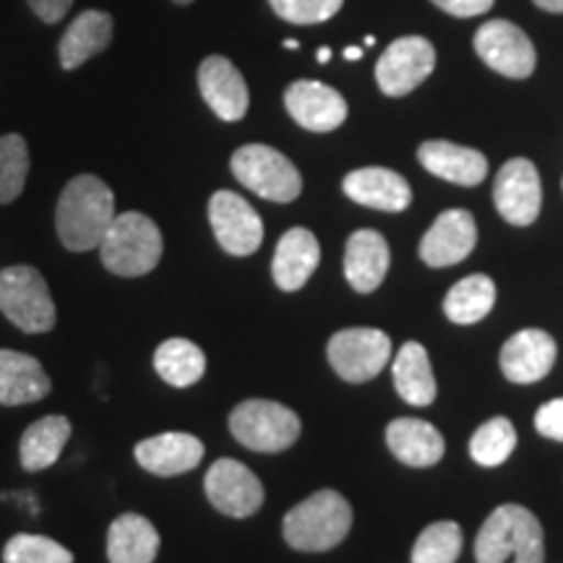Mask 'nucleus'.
Returning <instances> with one entry per match:
<instances>
[{"mask_svg": "<svg viewBox=\"0 0 563 563\" xmlns=\"http://www.w3.org/2000/svg\"><path fill=\"white\" fill-rule=\"evenodd\" d=\"M555 355V340L543 329H522L506 340L501 347V371L514 384H534L551 373Z\"/></svg>", "mask_w": 563, "mask_h": 563, "instance_id": "obj_17", "label": "nucleus"}, {"mask_svg": "<svg viewBox=\"0 0 563 563\" xmlns=\"http://www.w3.org/2000/svg\"><path fill=\"white\" fill-rule=\"evenodd\" d=\"M136 462L146 473L175 477L191 473L203 460V443L191 433H159L136 443Z\"/></svg>", "mask_w": 563, "mask_h": 563, "instance_id": "obj_19", "label": "nucleus"}, {"mask_svg": "<svg viewBox=\"0 0 563 563\" xmlns=\"http://www.w3.org/2000/svg\"><path fill=\"white\" fill-rule=\"evenodd\" d=\"M431 3L456 19H473L493 9V0H431Z\"/></svg>", "mask_w": 563, "mask_h": 563, "instance_id": "obj_37", "label": "nucleus"}, {"mask_svg": "<svg viewBox=\"0 0 563 563\" xmlns=\"http://www.w3.org/2000/svg\"><path fill=\"white\" fill-rule=\"evenodd\" d=\"M327 355L336 376L350 384H365L391 361V340L382 329H342L329 340Z\"/></svg>", "mask_w": 563, "mask_h": 563, "instance_id": "obj_8", "label": "nucleus"}, {"mask_svg": "<svg viewBox=\"0 0 563 563\" xmlns=\"http://www.w3.org/2000/svg\"><path fill=\"white\" fill-rule=\"evenodd\" d=\"M285 47H287V51H298L300 42L298 40H285Z\"/></svg>", "mask_w": 563, "mask_h": 563, "instance_id": "obj_42", "label": "nucleus"}, {"mask_svg": "<svg viewBox=\"0 0 563 563\" xmlns=\"http://www.w3.org/2000/svg\"><path fill=\"white\" fill-rule=\"evenodd\" d=\"M534 428L543 439L563 441V399H551L534 415Z\"/></svg>", "mask_w": 563, "mask_h": 563, "instance_id": "obj_36", "label": "nucleus"}, {"mask_svg": "<svg viewBox=\"0 0 563 563\" xmlns=\"http://www.w3.org/2000/svg\"><path fill=\"white\" fill-rule=\"evenodd\" d=\"M287 112L306 131L329 133L347 121V102L340 91L321 81H295L285 91Z\"/></svg>", "mask_w": 563, "mask_h": 563, "instance_id": "obj_15", "label": "nucleus"}, {"mask_svg": "<svg viewBox=\"0 0 563 563\" xmlns=\"http://www.w3.org/2000/svg\"><path fill=\"white\" fill-rule=\"evenodd\" d=\"M51 391V378L32 355L0 350V405L40 402Z\"/></svg>", "mask_w": 563, "mask_h": 563, "instance_id": "obj_24", "label": "nucleus"}, {"mask_svg": "<svg viewBox=\"0 0 563 563\" xmlns=\"http://www.w3.org/2000/svg\"><path fill=\"white\" fill-rule=\"evenodd\" d=\"M316 58H319V63H327L329 58H332V51H329V47H321V51H319V55H316Z\"/></svg>", "mask_w": 563, "mask_h": 563, "instance_id": "obj_41", "label": "nucleus"}, {"mask_svg": "<svg viewBox=\"0 0 563 563\" xmlns=\"http://www.w3.org/2000/svg\"><path fill=\"white\" fill-rule=\"evenodd\" d=\"M321 258V245L316 235L306 228H292L279 238L277 251H274L272 277L279 290L295 292L311 279Z\"/></svg>", "mask_w": 563, "mask_h": 563, "instance_id": "obj_22", "label": "nucleus"}, {"mask_svg": "<svg viewBox=\"0 0 563 563\" xmlns=\"http://www.w3.org/2000/svg\"><path fill=\"white\" fill-rule=\"evenodd\" d=\"M112 220H115V196L97 175H79L63 188L55 228L68 251L100 249Z\"/></svg>", "mask_w": 563, "mask_h": 563, "instance_id": "obj_1", "label": "nucleus"}, {"mask_svg": "<svg viewBox=\"0 0 563 563\" xmlns=\"http://www.w3.org/2000/svg\"><path fill=\"white\" fill-rule=\"evenodd\" d=\"M30 175V150L19 133L0 136V203H11L24 191Z\"/></svg>", "mask_w": 563, "mask_h": 563, "instance_id": "obj_33", "label": "nucleus"}, {"mask_svg": "<svg viewBox=\"0 0 563 563\" xmlns=\"http://www.w3.org/2000/svg\"><path fill=\"white\" fill-rule=\"evenodd\" d=\"M363 45H365V47H373V45H376V37H365Z\"/></svg>", "mask_w": 563, "mask_h": 563, "instance_id": "obj_43", "label": "nucleus"}, {"mask_svg": "<svg viewBox=\"0 0 563 563\" xmlns=\"http://www.w3.org/2000/svg\"><path fill=\"white\" fill-rule=\"evenodd\" d=\"M534 5L551 13H563V0H534Z\"/></svg>", "mask_w": 563, "mask_h": 563, "instance_id": "obj_39", "label": "nucleus"}, {"mask_svg": "<svg viewBox=\"0 0 563 563\" xmlns=\"http://www.w3.org/2000/svg\"><path fill=\"white\" fill-rule=\"evenodd\" d=\"M352 527V506L336 490H319L287 511V545L300 553H327L342 543Z\"/></svg>", "mask_w": 563, "mask_h": 563, "instance_id": "obj_3", "label": "nucleus"}, {"mask_svg": "<svg viewBox=\"0 0 563 563\" xmlns=\"http://www.w3.org/2000/svg\"><path fill=\"white\" fill-rule=\"evenodd\" d=\"M389 243L382 232L376 230H357L352 232L347 249H344V277L355 292L368 295L382 287V282L389 272Z\"/></svg>", "mask_w": 563, "mask_h": 563, "instance_id": "obj_18", "label": "nucleus"}, {"mask_svg": "<svg viewBox=\"0 0 563 563\" xmlns=\"http://www.w3.org/2000/svg\"><path fill=\"white\" fill-rule=\"evenodd\" d=\"M344 194L355 203L378 211H405L412 203V188L402 175L386 167H361L342 180Z\"/></svg>", "mask_w": 563, "mask_h": 563, "instance_id": "obj_20", "label": "nucleus"}, {"mask_svg": "<svg viewBox=\"0 0 563 563\" xmlns=\"http://www.w3.org/2000/svg\"><path fill=\"white\" fill-rule=\"evenodd\" d=\"M477 224L467 209H446L420 241V258L433 269L464 262L475 251Z\"/></svg>", "mask_w": 563, "mask_h": 563, "instance_id": "obj_14", "label": "nucleus"}, {"mask_svg": "<svg viewBox=\"0 0 563 563\" xmlns=\"http://www.w3.org/2000/svg\"><path fill=\"white\" fill-rule=\"evenodd\" d=\"M344 58H347V60H361L363 58V51H361V47H347V51H344Z\"/></svg>", "mask_w": 563, "mask_h": 563, "instance_id": "obj_40", "label": "nucleus"}, {"mask_svg": "<svg viewBox=\"0 0 563 563\" xmlns=\"http://www.w3.org/2000/svg\"><path fill=\"white\" fill-rule=\"evenodd\" d=\"M175 3H178V5H188V3H194V0H175Z\"/></svg>", "mask_w": 563, "mask_h": 563, "instance_id": "obj_44", "label": "nucleus"}, {"mask_svg": "<svg viewBox=\"0 0 563 563\" xmlns=\"http://www.w3.org/2000/svg\"><path fill=\"white\" fill-rule=\"evenodd\" d=\"M0 311L26 334L51 332L58 316L45 277L32 266H9L0 272Z\"/></svg>", "mask_w": 563, "mask_h": 563, "instance_id": "obj_6", "label": "nucleus"}, {"mask_svg": "<svg viewBox=\"0 0 563 563\" xmlns=\"http://www.w3.org/2000/svg\"><path fill=\"white\" fill-rule=\"evenodd\" d=\"M104 269L118 277H144L162 258V232L141 211L115 214L100 243Z\"/></svg>", "mask_w": 563, "mask_h": 563, "instance_id": "obj_4", "label": "nucleus"}, {"mask_svg": "<svg viewBox=\"0 0 563 563\" xmlns=\"http://www.w3.org/2000/svg\"><path fill=\"white\" fill-rule=\"evenodd\" d=\"M477 563H545L540 519L519 504H504L485 519L475 540Z\"/></svg>", "mask_w": 563, "mask_h": 563, "instance_id": "obj_2", "label": "nucleus"}, {"mask_svg": "<svg viewBox=\"0 0 563 563\" xmlns=\"http://www.w3.org/2000/svg\"><path fill=\"white\" fill-rule=\"evenodd\" d=\"M154 371L159 373L162 382L186 389V386L201 382V376L207 373V355L199 344L175 336V340L162 342L154 352Z\"/></svg>", "mask_w": 563, "mask_h": 563, "instance_id": "obj_29", "label": "nucleus"}, {"mask_svg": "<svg viewBox=\"0 0 563 563\" xmlns=\"http://www.w3.org/2000/svg\"><path fill=\"white\" fill-rule=\"evenodd\" d=\"M199 89L203 102L214 110L217 118L235 123L249 112V84L235 63L222 58V55H209L199 66Z\"/></svg>", "mask_w": 563, "mask_h": 563, "instance_id": "obj_16", "label": "nucleus"}, {"mask_svg": "<svg viewBox=\"0 0 563 563\" xmlns=\"http://www.w3.org/2000/svg\"><path fill=\"white\" fill-rule=\"evenodd\" d=\"M475 53L485 66L506 79H527L538 66V53L530 37L506 19H493L475 34Z\"/></svg>", "mask_w": 563, "mask_h": 563, "instance_id": "obj_9", "label": "nucleus"}, {"mask_svg": "<svg viewBox=\"0 0 563 563\" xmlns=\"http://www.w3.org/2000/svg\"><path fill=\"white\" fill-rule=\"evenodd\" d=\"M496 306V285L485 274H470L443 298V313L454 323H477Z\"/></svg>", "mask_w": 563, "mask_h": 563, "instance_id": "obj_30", "label": "nucleus"}, {"mask_svg": "<svg viewBox=\"0 0 563 563\" xmlns=\"http://www.w3.org/2000/svg\"><path fill=\"white\" fill-rule=\"evenodd\" d=\"M112 40V16L104 11H84L79 19L68 26L63 34L58 55L60 66L66 70H74L102 53Z\"/></svg>", "mask_w": 563, "mask_h": 563, "instance_id": "obj_26", "label": "nucleus"}, {"mask_svg": "<svg viewBox=\"0 0 563 563\" xmlns=\"http://www.w3.org/2000/svg\"><path fill=\"white\" fill-rule=\"evenodd\" d=\"M274 13L290 24H321L342 9L344 0H269Z\"/></svg>", "mask_w": 563, "mask_h": 563, "instance_id": "obj_35", "label": "nucleus"}, {"mask_svg": "<svg viewBox=\"0 0 563 563\" xmlns=\"http://www.w3.org/2000/svg\"><path fill=\"white\" fill-rule=\"evenodd\" d=\"M418 159L435 178L456 183V186H481L488 175V159L481 152L452 144V141H426L420 144Z\"/></svg>", "mask_w": 563, "mask_h": 563, "instance_id": "obj_21", "label": "nucleus"}, {"mask_svg": "<svg viewBox=\"0 0 563 563\" xmlns=\"http://www.w3.org/2000/svg\"><path fill=\"white\" fill-rule=\"evenodd\" d=\"M203 490L217 511L232 519L253 517L264 506V485L238 460H217L203 477Z\"/></svg>", "mask_w": 563, "mask_h": 563, "instance_id": "obj_10", "label": "nucleus"}, {"mask_svg": "<svg viewBox=\"0 0 563 563\" xmlns=\"http://www.w3.org/2000/svg\"><path fill=\"white\" fill-rule=\"evenodd\" d=\"M517 446V431L509 418H490L470 439V456L481 467H498L509 460Z\"/></svg>", "mask_w": 563, "mask_h": 563, "instance_id": "obj_31", "label": "nucleus"}, {"mask_svg": "<svg viewBox=\"0 0 563 563\" xmlns=\"http://www.w3.org/2000/svg\"><path fill=\"white\" fill-rule=\"evenodd\" d=\"M394 389L407 405L428 407L435 399V378L428 352L420 342H405L391 363Z\"/></svg>", "mask_w": 563, "mask_h": 563, "instance_id": "obj_27", "label": "nucleus"}, {"mask_svg": "<svg viewBox=\"0 0 563 563\" xmlns=\"http://www.w3.org/2000/svg\"><path fill=\"white\" fill-rule=\"evenodd\" d=\"M3 563H74V553L45 534H16L3 548Z\"/></svg>", "mask_w": 563, "mask_h": 563, "instance_id": "obj_34", "label": "nucleus"}, {"mask_svg": "<svg viewBox=\"0 0 563 563\" xmlns=\"http://www.w3.org/2000/svg\"><path fill=\"white\" fill-rule=\"evenodd\" d=\"M493 201H496L498 214L509 224H517V228L532 224L543 207L538 167L525 157L506 162L493 183Z\"/></svg>", "mask_w": 563, "mask_h": 563, "instance_id": "obj_12", "label": "nucleus"}, {"mask_svg": "<svg viewBox=\"0 0 563 563\" xmlns=\"http://www.w3.org/2000/svg\"><path fill=\"white\" fill-rule=\"evenodd\" d=\"M159 553V532L141 514H121L108 532L110 563H154Z\"/></svg>", "mask_w": 563, "mask_h": 563, "instance_id": "obj_25", "label": "nucleus"}, {"mask_svg": "<svg viewBox=\"0 0 563 563\" xmlns=\"http://www.w3.org/2000/svg\"><path fill=\"white\" fill-rule=\"evenodd\" d=\"M462 527L456 522H433L418 534L412 563H456L462 555Z\"/></svg>", "mask_w": 563, "mask_h": 563, "instance_id": "obj_32", "label": "nucleus"}, {"mask_svg": "<svg viewBox=\"0 0 563 563\" xmlns=\"http://www.w3.org/2000/svg\"><path fill=\"white\" fill-rule=\"evenodd\" d=\"M209 222L217 243L230 256H251L264 241V222L243 196L217 191L209 201Z\"/></svg>", "mask_w": 563, "mask_h": 563, "instance_id": "obj_13", "label": "nucleus"}, {"mask_svg": "<svg viewBox=\"0 0 563 563\" xmlns=\"http://www.w3.org/2000/svg\"><path fill=\"white\" fill-rule=\"evenodd\" d=\"M230 431L251 452L277 454L300 435V418L272 399H245L230 412Z\"/></svg>", "mask_w": 563, "mask_h": 563, "instance_id": "obj_5", "label": "nucleus"}, {"mask_svg": "<svg viewBox=\"0 0 563 563\" xmlns=\"http://www.w3.org/2000/svg\"><path fill=\"white\" fill-rule=\"evenodd\" d=\"M435 68V51L426 37H402L386 47L376 63V81L386 97H405Z\"/></svg>", "mask_w": 563, "mask_h": 563, "instance_id": "obj_11", "label": "nucleus"}, {"mask_svg": "<svg viewBox=\"0 0 563 563\" xmlns=\"http://www.w3.org/2000/svg\"><path fill=\"white\" fill-rule=\"evenodd\" d=\"M70 439V422L63 415H47L37 422H32L21 435V467L26 473H40V470L53 467L60 460L63 446Z\"/></svg>", "mask_w": 563, "mask_h": 563, "instance_id": "obj_28", "label": "nucleus"}, {"mask_svg": "<svg viewBox=\"0 0 563 563\" xmlns=\"http://www.w3.org/2000/svg\"><path fill=\"white\" fill-rule=\"evenodd\" d=\"M232 175L249 191L266 201L290 203L302 191V178L298 167L285 154L266 144H245L232 154Z\"/></svg>", "mask_w": 563, "mask_h": 563, "instance_id": "obj_7", "label": "nucleus"}, {"mask_svg": "<svg viewBox=\"0 0 563 563\" xmlns=\"http://www.w3.org/2000/svg\"><path fill=\"white\" fill-rule=\"evenodd\" d=\"M30 5L45 24H55V21H60L70 11L74 0H30Z\"/></svg>", "mask_w": 563, "mask_h": 563, "instance_id": "obj_38", "label": "nucleus"}, {"mask_svg": "<svg viewBox=\"0 0 563 563\" xmlns=\"http://www.w3.org/2000/svg\"><path fill=\"white\" fill-rule=\"evenodd\" d=\"M386 443H389V452L407 467H433L441 462L443 449H446L439 428L418 418L391 420L386 428Z\"/></svg>", "mask_w": 563, "mask_h": 563, "instance_id": "obj_23", "label": "nucleus"}]
</instances>
